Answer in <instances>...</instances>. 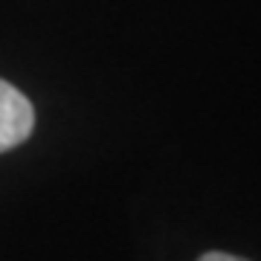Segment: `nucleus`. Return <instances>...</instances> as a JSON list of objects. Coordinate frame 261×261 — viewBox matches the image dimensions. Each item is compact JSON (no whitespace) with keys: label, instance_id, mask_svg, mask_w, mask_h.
Masks as SVG:
<instances>
[{"label":"nucleus","instance_id":"nucleus-1","mask_svg":"<svg viewBox=\"0 0 261 261\" xmlns=\"http://www.w3.org/2000/svg\"><path fill=\"white\" fill-rule=\"evenodd\" d=\"M32 128H35L32 102L15 84L0 79V154L20 145L32 134Z\"/></svg>","mask_w":261,"mask_h":261},{"label":"nucleus","instance_id":"nucleus-2","mask_svg":"<svg viewBox=\"0 0 261 261\" xmlns=\"http://www.w3.org/2000/svg\"><path fill=\"white\" fill-rule=\"evenodd\" d=\"M197 261H247V258H241V255H229V252H218V250H212V252H203Z\"/></svg>","mask_w":261,"mask_h":261}]
</instances>
